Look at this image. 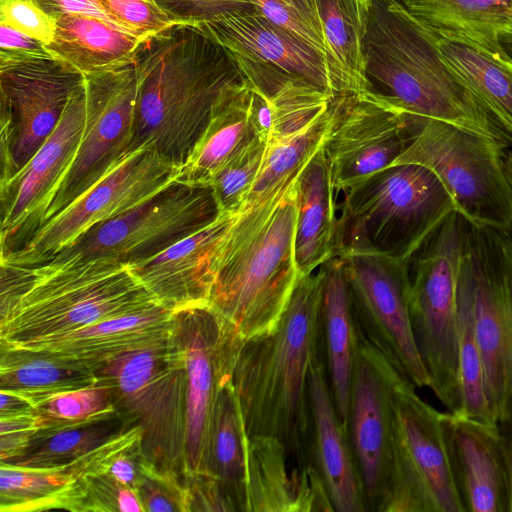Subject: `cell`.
Returning <instances> with one entry per match:
<instances>
[{
  "mask_svg": "<svg viewBox=\"0 0 512 512\" xmlns=\"http://www.w3.org/2000/svg\"><path fill=\"white\" fill-rule=\"evenodd\" d=\"M321 304L319 267L299 277L272 330L241 339L233 369L247 436L278 440L296 468L313 466L309 377L313 359L323 350Z\"/></svg>",
  "mask_w": 512,
  "mask_h": 512,
  "instance_id": "cell-1",
  "label": "cell"
},
{
  "mask_svg": "<svg viewBox=\"0 0 512 512\" xmlns=\"http://www.w3.org/2000/svg\"><path fill=\"white\" fill-rule=\"evenodd\" d=\"M131 142L181 169L225 88L243 78L233 54L197 25L171 23L139 40Z\"/></svg>",
  "mask_w": 512,
  "mask_h": 512,
  "instance_id": "cell-2",
  "label": "cell"
},
{
  "mask_svg": "<svg viewBox=\"0 0 512 512\" xmlns=\"http://www.w3.org/2000/svg\"><path fill=\"white\" fill-rule=\"evenodd\" d=\"M0 267L4 347H21L161 306L129 265L110 259Z\"/></svg>",
  "mask_w": 512,
  "mask_h": 512,
  "instance_id": "cell-3",
  "label": "cell"
},
{
  "mask_svg": "<svg viewBox=\"0 0 512 512\" xmlns=\"http://www.w3.org/2000/svg\"><path fill=\"white\" fill-rule=\"evenodd\" d=\"M364 57L371 92L401 112L512 145V137L445 61L430 29L398 0H369Z\"/></svg>",
  "mask_w": 512,
  "mask_h": 512,
  "instance_id": "cell-4",
  "label": "cell"
},
{
  "mask_svg": "<svg viewBox=\"0 0 512 512\" xmlns=\"http://www.w3.org/2000/svg\"><path fill=\"white\" fill-rule=\"evenodd\" d=\"M298 174L238 211L221 247L207 304L242 338L276 326L300 277L294 254Z\"/></svg>",
  "mask_w": 512,
  "mask_h": 512,
  "instance_id": "cell-5",
  "label": "cell"
},
{
  "mask_svg": "<svg viewBox=\"0 0 512 512\" xmlns=\"http://www.w3.org/2000/svg\"><path fill=\"white\" fill-rule=\"evenodd\" d=\"M345 196L337 226V255L372 250L409 262L456 211L436 175L417 164L392 165Z\"/></svg>",
  "mask_w": 512,
  "mask_h": 512,
  "instance_id": "cell-6",
  "label": "cell"
},
{
  "mask_svg": "<svg viewBox=\"0 0 512 512\" xmlns=\"http://www.w3.org/2000/svg\"><path fill=\"white\" fill-rule=\"evenodd\" d=\"M96 376L110 386L120 418L140 427L143 458L186 484V355L172 334L162 345L115 358Z\"/></svg>",
  "mask_w": 512,
  "mask_h": 512,
  "instance_id": "cell-7",
  "label": "cell"
},
{
  "mask_svg": "<svg viewBox=\"0 0 512 512\" xmlns=\"http://www.w3.org/2000/svg\"><path fill=\"white\" fill-rule=\"evenodd\" d=\"M470 222L451 212L409 260V308L414 339L430 389L449 412H458L457 288Z\"/></svg>",
  "mask_w": 512,
  "mask_h": 512,
  "instance_id": "cell-8",
  "label": "cell"
},
{
  "mask_svg": "<svg viewBox=\"0 0 512 512\" xmlns=\"http://www.w3.org/2000/svg\"><path fill=\"white\" fill-rule=\"evenodd\" d=\"M419 118L417 132L393 165H421L440 180L471 224L512 233V188L504 155L511 147L449 123Z\"/></svg>",
  "mask_w": 512,
  "mask_h": 512,
  "instance_id": "cell-9",
  "label": "cell"
},
{
  "mask_svg": "<svg viewBox=\"0 0 512 512\" xmlns=\"http://www.w3.org/2000/svg\"><path fill=\"white\" fill-rule=\"evenodd\" d=\"M458 283L470 299L490 410L503 424L512 410V233L470 223Z\"/></svg>",
  "mask_w": 512,
  "mask_h": 512,
  "instance_id": "cell-10",
  "label": "cell"
},
{
  "mask_svg": "<svg viewBox=\"0 0 512 512\" xmlns=\"http://www.w3.org/2000/svg\"><path fill=\"white\" fill-rule=\"evenodd\" d=\"M408 381L393 396L390 476L380 512H464L442 413Z\"/></svg>",
  "mask_w": 512,
  "mask_h": 512,
  "instance_id": "cell-11",
  "label": "cell"
},
{
  "mask_svg": "<svg viewBox=\"0 0 512 512\" xmlns=\"http://www.w3.org/2000/svg\"><path fill=\"white\" fill-rule=\"evenodd\" d=\"M220 214L211 186L176 179L139 206L92 227L46 263L104 258L133 265L203 229Z\"/></svg>",
  "mask_w": 512,
  "mask_h": 512,
  "instance_id": "cell-12",
  "label": "cell"
},
{
  "mask_svg": "<svg viewBox=\"0 0 512 512\" xmlns=\"http://www.w3.org/2000/svg\"><path fill=\"white\" fill-rule=\"evenodd\" d=\"M84 83V74L53 56L0 50V185L50 137Z\"/></svg>",
  "mask_w": 512,
  "mask_h": 512,
  "instance_id": "cell-13",
  "label": "cell"
},
{
  "mask_svg": "<svg viewBox=\"0 0 512 512\" xmlns=\"http://www.w3.org/2000/svg\"><path fill=\"white\" fill-rule=\"evenodd\" d=\"M359 333L415 388H430L409 308V262L372 250L341 253Z\"/></svg>",
  "mask_w": 512,
  "mask_h": 512,
  "instance_id": "cell-14",
  "label": "cell"
},
{
  "mask_svg": "<svg viewBox=\"0 0 512 512\" xmlns=\"http://www.w3.org/2000/svg\"><path fill=\"white\" fill-rule=\"evenodd\" d=\"M180 168L150 150H139L118 163L94 187L43 224L17 251L0 263H46L92 227L144 203L175 181Z\"/></svg>",
  "mask_w": 512,
  "mask_h": 512,
  "instance_id": "cell-15",
  "label": "cell"
},
{
  "mask_svg": "<svg viewBox=\"0 0 512 512\" xmlns=\"http://www.w3.org/2000/svg\"><path fill=\"white\" fill-rule=\"evenodd\" d=\"M418 124L377 93L335 95L322 143L335 191L347 193L392 166Z\"/></svg>",
  "mask_w": 512,
  "mask_h": 512,
  "instance_id": "cell-16",
  "label": "cell"
},
{
  "mask_svg": "<svg viewBox=\"0 0 512 512\" xmlns=\"http://www.w3.org/2000/svg\"><path fill=\"white\" fill-rule=\"evenodd\" d=\"M85 89L86 121L82 137L39 227L94 187L123 161L131 142L137 93L134 61L85 75Z\"/></svg>",
  "mask_w": 512,
  "mask_h": 512,
  "instance_id": "cell-17",
  "label": "cell"
},
{
  "mask_svg": "<svg viewBox=\"0 0 512 512\" xmlns=\"http://www.w3.org/2000/svg\"><path fill=\"white\" fill-rule=\"evenodd\" d=\"M404 380L407 381L358 331L346 427L366 512H380L387 491L392 459L393 396Z\"/></svg>",
  "mask_w": 512,
  "mask_h": 512,
  "instance_id": "cell-18",
  "label": "cell"
},
{
  "mask_svg": "<svg viewBox=\"0 0 512 512\" xmlns=\"http://www.w3.org/2000/svg\"><path fill=\"white\" fill-rule=\"evenodd\" d=\"M172 336L186 355L190 477L205 473L214 406L220 390L232 379L242 337L208 304L173 311Z\"/></svg>",
  "mask_w": 512,
  "mask_h": 512,
  "instance_id": "cell-19",
  "label": "cell"
},
{
  "mask_svg": "<svg viewBox=\"0 0 512 512\" xmlns=\"http://www.w3.org/2000/svg\"><path fill=\"white\" fill-rule=\"evenodd\" d=\"M86 121L85 83L71 96L50 137L0 185L1 257L19 250L39 227L50 199L77 152Z\"/></svg>",
  "mask_w": 512,
  "mask_h": 512,
  "instance_id": "cell-20",
  "label": "cell"
},
{
  "mask_svg": "<svg viewBox=\"0 0 512 512\" xmlns=\"http://www.w3.org/2000/svg\"><path fill=\"white\" fill-rule=\"evenodd\" d=\"M141 436L139 426H128L80 457L52 467L23 468L0 462V511L79 512L86 477L107 472L117 457L140 445Z\"/></svg>",
  "mask_w": 512,
  "mask_h": 512,
  "instance_id": "cell-21",
  "label": "cell"
},
{
  "mask_svg": "<svg viewBox=\"0 0 512 512\" xmlns=\"http://www.w3.org/2000/svg\"><path fill=\"white\" fill-rule=\"evenodd\" d=\"M235 216L222 212L203 229L129 265L132 273L161 306L171 311L207 304L220 250Z\"/></svg>",
  "mask_w": 512,
  "mask_h": 512,
  "instance_id": "cell-22",
  "label": "cell"
},
{
  "mask_svg": "<svg viewBox=\"0 0 512 512\" xmlns=\"http://www.w3.org/2000/svg\"><path fill=\"white\" fill-rule=\"evenodd\" d=\"M197 26L236 56L299 75L331 95L343 94L328 59L256 7Z\"/></svg>",
  "mask_w": 512,
  "mask_h": 512,
  "instance_id": "cell-23",
  "label": "cell"
},
{
  "mask_svg": "<svg viewBox=\"0 0 512 512\" xmlns=\"http://www.w3.org/2000/svg\"><path fill=\"white\" fill-rule=\"evenodd\" d=\"M442 420L465 511L508 512L504 435L497 423L455 412Z\"/></svg>",
  "mask_w": 512,
  "mask_h": 512,
  "instance_id": "cell-24",
  "label": "cell"
},
{
  "mask_svg": "<svg viewBox=\"0 0 512 512\" xmlns=\"http://www.w3.org/2000/svg\"><path fill=\"white\" fill-rule=\"evenodd\" d=\"M172 326L173 311L157 306L14 349L41 352L82 364L96 372L119 356L166 343L171 337Z\"/></svg>",
  "mask_w": 512,
  "mask_h": 512,
  "instance_id": "cell-25",
  "label": "cell"
},
{
  "mask_svg": "<svg viewBox=\"0 0 512 512\" xmlns=\"http://www.w3.org/2000/svg\"><path fill=\"white\" fill-rule=\"evenodd\" d=\"M309 389L313 422V466L326 487L333 510L366 512L362 483L347 428L339 418L331 395L324 348L312 361Z\"/></svg>",
  "mask_w": 512,
  "mask_h": 512,
  "instance_id": "cell-26",
  "label": "cell"
},
{
  "mask_svg": "<svg viewBox=\"0 0 512 512\" xmlns=\"http://www.w3.org/2000/svg\"><path fill=\"white\" fill-rule=\"evenodd\" d=\"M252 105L253 93L244 78L229 84L215 103L210 120L177 179L210 186L229 161L260 138Z\"/></svg>",
  "mask_w": 512,
  "mask_h": 512,
  "instance_id": "cell-27",
  "label": "cell"
},
{
  "mask_svg": "<svg viewBox=\"0 0 512 512\" xmlns=\"http://www.w3.org/2000/svg\"><path fill=\"white\" fill-rule=\"evenodd\" d=\"M295 192L294 254L302 277L337 255L336 191L322 145L299 172Z\"/></svg>",
  "mask_w": 512,
  "mask_h": 512,
  "instance_id": "cell-28",
  "label": "cell"
},
{
  "mask_svg": "<svg viewBox=\"0 0 512 512\" xmlns=\"http://www.w3.org/2000/svg\"><path fill=\"white\" fill-rule=\"evenodd\" d=\"M320 269L325 366L336 411L346 426L358 331L343 258L336 255Z\"/></svg>",
  "mask_w": 512,
  "mask_h": 512,
  "instance_id": "cell-29",
  "label": "cell"
},
{
  "mask_svg": "<svg viewBox=\"0 0 512 512\" xmlns=\"http://www.w3.org/2000/svg\"><path fill=\"white\" fill-rule=\"evenodd\" d=\"M233 56L244 80L268 108L272 124L269 142L304 129L328 109L335 96L277 66Z\"/></svg>",
  "mask_w": 512,
  "mask_h": 512,
  "instance_id": "cell-30",
  "label": "cell"
},
{
  "mask_svg": "<svg viewBox=\"0 0 512 512\" xmlns=\"http://www.w3.org/2000/svg\"><path fill=\"white\" fill-rule=\"evenodd\" d=\"M424 25L512 58V0H398Z\"/></svg>",
  "mask_w": 512,
  "mask_h": 512,
  "instance_id": "cell-31",
  "label": "cell"
},
{
  "mask_svg": "<svg viewBox=\"0 0 512 512\" xmlns=\"http://www.w3.org/2000/svg\"><path fill=\"white\" fill-rule=\"evenodd\" d=\"M140 38L100 18L68 13L55 18L47 51L84 75L134 61Z\"/></svg>",
  "mask_w": 512,
  "mask_h": 512,
  "instance_id": "cell-32",
  "label": "cell"
},
{
  "mask_svg": "<svg viewBox=\"0 0 512 512\" xmlns=\"http://www.w3.org/2000/svg\"><path fill=\"white\" fill-rule=\"evenodd\" d=\"M247 443L231 379L220 390L214 406L204 474L218 482L232 512H248Z\"/></svg>",
  "mask_w": 512,
  "mask_h": 512,
  "instance_id": "cell-33",
  "label": "cell"
},
{
  "mask_svg": "<svg viewBox=\"0 0 512 512\" xmlns=\"http://www.w3.org/2000/svg\"><path fill=\"white\" fill-rule=\"evenodd\" d=\"M428 28L445 61L478 96L498 125L512 137V58L493 54L469 41Z\"/></svg>",
  "mask_w": 512,
  "mask_h": 512,
  "instance_id": "cell-34",
  "label": "cell"
},
{
  "mask_svg": "<svg viewBox=\"0 0 512 512\" xmlns=\"http://www.w3.org/2000/svg\"><path fill=\"white\" fill-rule=\"evenodd\" d=\"M97 381L92 369L41 352L0 346V390L17 394L35 409L50 399Z\"/></svg>",
  "mask_w": 512,
  "mask_h": 512,
  "instance_id": "cell-35",
  "label": "cell"
},
{
  "mask_svg": "<svg viewBox=\"0 0 512 512\" xmlns=\"http://www.w3.org/2000/svg\"><path fill=\"white\" fill-rule=\"evenodd\" d=\"M317 4L329 62L342 93L371 92L364 57L369 0H317Z\"/></svg>",
  "mask_w": 512,
  "mask_h": 512,
  "instance_id": "cell-36",
  "label": "cell"
},
{
  "mask_svg": "<svg viewBox=\"0 0 512 512\" xmlns=\"http://www.w3.org/2000/svg\"><path fill=\"white\" fill-rule=\"evenodd\" d=\"M289 464L286 450L278 440L248 437V512H297L300 469Z\"/></svg>",
  "mask_w": 512,
  "mask_h": 512,
  "instance_id": "cell-37",
  "label": "cell"
},
{
  "mask_svg": "<svg viewBox=\"0 0 512 512\" xmlns=\"http://www.w3.org/2000/svg\"><path fill=\"white\" fill-rule=\"evenodd\" d=\"M330 105L298 133L279 141H268L261 170L242 208L269 197L300 172L323 143L330 121Z\"/></svg>",
  "mask_w": 512,
  "mask_h": 512,
  "instance_id": "cell-38",
  "label": "cell"
},
{
  "mask_svg": "<svg viewBox=\"0 0 512 512\" xmlns=\"http://www.w3.org/2000/svg\"><path fill=\"white\" fill-rule=\"evenodd\" d=\"M457 314L461 407L455 413L480 422L497 423L487 399L483 360L475 333L470 299L459 283L457 288Z\"/></svg>",
  "mask_w": 512,
  "mask_h": 512,
  "instance_id": "cell-39",
  "label": "cell"
},
{
  "mask_svg": "<svg viewBox=\"0 0 512 512\" xmlns=\"http://www.w3.org/2000/svg\"><path fill=\"white\" fill-rule=\"evenodd\" d=\"M128 426L120 416L35 437L19 457L1 462L23 468H46L70 462L98 447Z\"/></svg>",
  "mask_w": 512,
  "mask_h": 512,
  "instance_id": "cell-40",
  "label": "cell"
},
{
  "mask_svg": "<svg viewBox=\"0 0 512 512\" xmlns=\"http://www.w3.org/2000/svg\"><path fill=\"white\" fill-rule=\"evenodd\" d=\"M35 412L42 420L41 435L119 416L110 386L98 377L89 386L50 399L38 406Z\"/></svg>",
  "mask_w": 512,
  "mask_h": 512,
  "instance_id": "cell-41",
  "label": "cell"
},
{
  "mask_svg": "<svg viewBox=\"0 0 512 512\" xmlns=\"http://www.w3.org/2000/svg\"><path fill=\"white\" fill-rule=\"evenodd\" d=\"M268 140L258 138L229 161L210 186L220 212L237 213L250 193L266 157Z\"/></svg>",
  "mask_w": 512,
  "mask_h": 512,
  "instance_id": "cell-42",
  "label": "cell"
},
{
  "mask_svg": "<svg viewBox=\"0 0 512 512\" xmlns=\"http://www.w3.org/2000/svg\"><path fill=\"white\" fill-rule=\"evenodd\" d=\"M250 1L266 18L313 46L329 61L317 0Z\"/></svg>",
  "mask_w": 512,
  "mask_h": 512,
  "instance_id": "cell-43",
  "label": "cell"
},
{
  "mask_svg": "<svg viewBox=\"0 0 512 512\" xmlns=\"http://www.w3.org/2000/svg\"><path fill=\"white\" fill-rule=\"evenodd\" d=\"M143 512H191L189 489L177 476L142 460V478L136 490Z\"/></svg>",
  "mask_w": 512,
  "mask_h": 512,
  "instance_id": "cell-44",
  "label": "cell"
},
{
  "mask_svg": "<svg viewBox=\"0 0 512 512\" xmlns=\"http://www.w3.org/2000/svg\"><path fill=\"white\" fill-rule=\"evenodd\" d=\"M143 512L137 493L108 472L89 475L79 512Z\"/></svg>",
  "mask_w": 512,
  "mask_h": 512,
  "instance_id": "cell-45",
  "label": "cell"
},
{
  "mask_svg": "<svg viewBox=\"0 0 512 512\" xmlns=\"http://www.w3.org/2000/svg\"><path fill=\"white\" fill-rule=\"evenodd\" d=\"M171 23L201 25L256 6L250 0H153Z\"/></svg>",
  "mask_w": 512,
  "mask_h": 512,
  "instance_id": "cell-46",
  "label": "cell"
},
{
  "mask_svg": "<svg viewBox=\"0 0 512 512\" xmlns=\"http://www.w3.org/2000/svg\"><path fill=\"white\" fill-rule=\"evenodd\" d=\"M0 23L26 33L45 45L54 34L55 19L30 0H0Z\"/></svg>",
  "mask_w": 512,
  "mask_h": 512,
  "instance_id": "cell-47",
  "label": "cell"
},
{
  "mask_svg": "<svg viewBox=\"0 0 512 512\" xmlns=\"http://www.w3.org/2000/svg\"><path fill=\"white\" fill-rule=\"evenodd\" d=\"M0 462L22 455L41 430V418L29 415L0 419Z\"/></svg>",
  "mask_w": 512,
  "mask_h": 512,
  "instance_id": "cell-48",
  "label": "cell"
},
{
  "mask_svg": "<svg viewBox=\"0 0 512 512\" xmlns=\"http://www.w3.org/2000/svg\"><path fill=\"white\" fill-rule=\"evenodd\" d=\"M189 494L191 511H229L232 509L218 482L206 475L195 474L186 483Z\"/></svg>",
  "mask_w": 512,
  "mask_h": 512,
  "instance_id": "cell-49",
  "label": "cell"
},
{
  "mask_svg": "<svg viewBox=\"0 0 512 512\" xmlns=\"http://www.w3.org/2000/svg\"><path fill=\"white\" fill-rule=\"evenodd\" d=\"M52 18L62 14L77 13L105 20L127 31L100 0H30ZM129 32V31H128ZM131 33V32H130ZM133 34V33H132Z\"/></svg>",
  "mask_w": 512,
  "mask_h": 512,
  "instance_id": "cell-50",
  "label": "cell"
},
{
  "mask_svg": "<svg viewBox=\"0 0 512 512\" xmlns=\"http://www.w3.org/2000/svg\"><path fill=\"white\" fill-rule=\"evenodd\" d=\"M142 460L143 456L138 445L117 457L107 472L136 492L142 478Z\"/></svg>",
  "mask_w": 512,
  "mask_h": 512,
  "instance_id": "cell-51",
  "label": "cell"
},
{
  "mask_svg": "<svg viewBox=\"0 0 512 512\" xmlns=\"http://www.w3.org/2000/svg\"><path fill=\"white\" fill-rule=\"evenodd\" d=\"M0 50L32 56H52L42 41L2 23Z\"/></svg>",
  "mask_w": 512,
  "mask_h": 512,
  "instance_id": "cell-52",
  "label": "cell"
},
{
  "mask_svg": "<svg viewBox=\"0 0 512 512\" xmlns=\"http://www.w3.org/2000/svg\"><path fill=\"white\" fill-rule=\"evenodd\" d=\"M0 419L35 413V407L25 398L0 390Z\"/></svg>",
  "mask_w": 512,
  "mask_h": 512,
  "instance_id": "cell-53",
  "label": "cell"
},
{
  "mask_svg": "<svg viewBox=\"0 0 512 512\" xmlns=\"http://www.w3.org/2000/svg\"><path fill=\"white\" fill-rule=\"evenodd\" d=\"M506 422L510 423L509 434L507 436H504L506 474H507L508 512H512V410L510 413V417Z\"/></svg>",
  "mask_w": 512,
  "mask_h": 512,
  "instance_id": "cell-54",
  "label": "cell"
},
{
  "mask_svg": "<svg viewBox=\"0 0 512 512\" xmlns=\"http://www.w3.org/2000/svg\"><path fill=\"white\" fill-rule=\"evenodd\" d=\"M504 168L510 187L512 188V148L506 150L504 155Z\"/></svg>",
  "mask_w": 512,
  "mask_h": 512,
  "instance_id": "cell-55",
  "label": "cell"
},
{
  "mask_svg": "<svg viewBox=\"0 0 512 512\" xmlns=\"http://www.w3.org/2000/svg\"><path fill=\"white\" fill-rule=\"evenodd\" d=\"M100 1L108 9V7L110 5H112V4H115V3H118V2L127 1V0H100Z\"/></svg>",
  "mask_w": 512,
  "mask_h": 512,
  "instance_id": "cell-56",
  "label": "cell"
}]
</instances>
